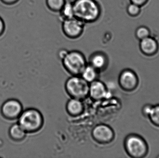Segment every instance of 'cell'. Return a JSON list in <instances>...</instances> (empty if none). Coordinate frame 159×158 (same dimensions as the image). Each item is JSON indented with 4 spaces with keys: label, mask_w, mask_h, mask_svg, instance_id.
<instances>
[{
    "label": "cell",
    "mask_w": 159,
    "mask_h": 158,
    "mask_svg": "<svg viewBox=\"0 0 159 158\" xmlns=\"http://www.w3.org/2000/svg\"><path fill=\"white\" fill-rule=\"evenodd\" d=\"M75 17L87 23L97 21L102 15V8L96 0H75L73 2Z\"/></svg>",
    "instance_id": "cell-1"
},
{
    "label": "cell",
    "mask_w": 159,
    "mask_h": 158,
    "mask_svg": "<svg viewBox=\"0 0 159 158\" xmlns=\"http://www.w3.org/2000/svg\"><path fill=\"white\" fill-rule=\"evenodd\" d=\"M125 147L128 155L132 158H143L148 152V146L144 139L140 135L131 134L127 136Z\"/></svg>",
    "instance_id": "cell-2"
},
{
    "label": "cell",
    "mask_w": 159,
    "mask_h": 158,
    "mask_svg": "<svg viewBox=\"0 0 159 158\" xmlns=\"http://www.w3.org/2000/svg\"><path fill=\"white\" fill-rule=\"evenodd\" d=\"M42 122V116L35 109H27L19 117L18 124L26 132L36 131L41 128Z\"/></svg>",
    "instance_id": "cell-3"
},
{
    "label": "cell",
    "mask_w": 159,
    "mask_h": 158,
    "mask_svg": "<svg viewBox=\"0 0 159 158\" xmlns=\"http://www.w3.org/2000/svg\"><path fill=\"white\" fill-rule=\"evenodd\" d=\"M62 60L66 68L72 74L82 73L86 66L85 57L79 51L68 52Z\"/></svg>",
    "instance_id": "cell-4"
},
{
    "label": "cell",
    "mask_w": 159,
    "mask_h": 158,
    "mask_svg": "<svg viewBox=\"0 0 159 158\" xmlns=\"http://www.w3.org/2000/svg\"><path fill=\"white\" fill-rule=\"evenodd\" d=\"M66 88L71 95L78 99L86 97L89 91L88 82L78 77L69 79L66 83Z\"/></svg>",
    "instance_id": "cell-5"
},
{
    "label": "cell",
    "mask_w": 159,
    "mask_h": 158,
    "mask_svg": "<svg viewBox=\"0 0 159 158\" xmlns=\"http://www.w3.org/2000/svg\"><path fill=\"white\" fill-rule=\"evenodd\" d=\"M85 24L75 17L66 19L62 21V32L69 39H78L83 34Z\"/></svg>",
    "instance_id": "cell-6"
},
{
    "label": "cell",
    "mask_w": 159,
    "mask_h": 158,
    "mask_svg": "<svg viewBox=\"0 0 159 158\" xmlns=\"http://www.w3.org/2000/svg\"><path fill=\"white\" fill-rule=\"evenodd\" d=\"M22 105L20 102L16 99H10L6 101L2 105L1 112L6 118L16 119L22 113Z\"/></svg>",
    "instance_id": "cell-7"
},
{
    "label": "cell",
    "mask_w": 159,
    "mask_h": 158,
    "mask_svg": "<svg viewBox=\"0 0 159 158\" xmlns=\"http://www.w3.org/2000/svg\"><path fill=\"white\" fill-rule=\"evenodd\" d=\"M119 82L122 88L127 91L135 90L139 83V80L135 72L130 70H126L121 72Z\"/></svg>",
    "instance_id": "cell-8"
},
{
    "label": "cell",
    "mask_w": 159,
    "mask_h": 158,
    "mask_svg": "<svg viewBox=\"0 0 159 158\" xmlns=\"http://www.w3.org/2000/svg\"><path fill=\"white\" fill-rule=\"evenodd\" d=\"M93 135L95 139L102 143L110 142L114 137L112 130L105 125H99L93 130Z\"/></svg>",
    "instance_id": "cell-9"
},
{
    "label": "cell",
    "mask_w": 159,
    "mask_h": 158,
    "mask_svg": "<svg viewBox=\"0 0 159 158\" xmlns=\"http://www.w3.org/2000/svg\"><path fill=\"white\" fill-rule=\"evenodd\" d=\"M140 45L141 51L146 55H153L158 50L157 42L150 36L141 40Z\"/></svg>",
    "instance_id": "cell-10"
},
{
    "label": "cell",
    "mask_w": 159,
    "mask_h": 158,
    "mask_svg": "<svg viewBox=\"0 0 159 158\" xmlns=\"http://www.w3.org/2000/svg\"><path fill=\"white\" fill-rule=\"evenodd\" d=\"M89 92L91 96L95 99L104 98L107 95V91L104 85L99 81H94L92 83Z\"/></svg>",
    "instance_id": "cell-11"
},
{
    "label": "cell",
    "mask_w": 159,
    "mask_h": 158,
    "mask_svg": "<svg viewBox=\"0 0 159 158\" xmlns=\"http://www.w3.org/2000/svg\"><path fill=\"white\" fill-rule=\"evenodd\" d=\"M59 13L60 19L61 22L66 19L74 18V10L73 2L66 1V2Z\"/></svg>",
    "instance_id": "cell-12"
},
{
    "label": "cell",
    "mask_w": 159,
    "mask_h": 158,
    "mask_svg": "<svg viewBox=\"0 0 159 158\" xmlns=\"http://www.w3.org/2000/svg\"><path fill=\"white\" fill-rule=\"evenodd\" d=\"M26 133L19 124H14L9 129V135L11 139L15 141L23 140L26 136Z\"/></svg>",
    "instance_id": "cell-13"
},
{
    "label": "cell",
    "mask_w": 159,
    "mask_h": 158,
    "mask_svg": "<svg viewBox=\"0 0 159 158\" xmlns=\"http://www.w3.org/2000/svg\"><path fill=\"white\" fill-rule=\"evenodd\" d=\"M91 62L94 68H102L106 64L107 58L103 53L97 52L92 56Z\"/></svg>",
    "instance_id": "cell-14"
},
{
    "label": "cell",
    "mask_w": 159,
    "mask_h": 158,
    "mask_svg": "<svg viewBox=\"0 0 159 158\" xmlns=\"http://www.w3.org/2000/svg\"><path fill=\"white\" fill-rule=\"evenodd\" d=\"M67 109L71 114L77 115L82 112L83 106L79 99L75 98L69 101L67 105Z\"/></svg>",
    "instance_id": "cell-15"
},
{
    "label": "cell",
    "mask_w": 159,
    "mask_h": 158,
    "mask_svg": "<svg viewBox=\"0 0 159 158\" xmlns=\"http://www.w3.org/2000/svg\"><path fill=\"white\" fill-rule=\"evenodd\" d=\"M66 0H46L47 6L50 11L59 12L66 2Z\"/></svg>",
    "instance_id": "cell-16"
},
{
    "label": "cell",
    "mask_w": 159,
    "mask_h": 158,
    "mask_svg": "<svg viewBox=\"0 0 159 158\" xmlns=\"http://www.w3.org/2000/svg\"><path fill=\"white\" fill-rule=\"evenodd\" d=\"M82 77L84 80L90 82L95 79L96 78V73L94 68L92 66H86L82 72Z\"/></svg>",
    "instance_id": "cell-17"
},
{
    "label": "cell",
    "mask_w": 159,
    "mask_h": 158,
    "mask_svg": "<svg viewBox=\"0 0 159 158\" xmlns=\"http://www.w3.org/2000/svg\"><path fill=\"white\" fill-rule=\"evenodd\" d=\"M148 117L153 124L159 127V105H153Z\"/></svg>",
    "instance_id": "cell-18"
},
{
    "label": "cell",
    "mask_w": 159,
    "mask_h": 158,
    "mask_svg": "<svg viewBox=\"0 0 159 158\" xmlns=\"http://www.w3.org/2000/svg\"><path fill=\"white\" fill-rule=\"evenodd\" d=\"M150 30L144 26L139 27L135 32V35L139 40H142L150 36Z\"/></svg>",
    "instance_id": "cell-19"
},
{
    "label": "cell",
    "mask_w": 159,
    "mask_h": 158,
    "mask_svg": "<svg viewBox=\"0 0 159 158\" xmlns=\"http://www.w3.org/2000/svg\"><path fill=\"white\" fill-rule=\"evenodd\" d=\"M127 11V13L129 15L132 17L136 16L141 12V6L133 3H131L128 6Z\"/></svg>",
    "instance_id": "cell-20"
},
{
    "label": "cell",
    "mask_w": 159,
    "mask_h": 158,
    "mask_svg": "<svg viewBox=\"0 0 159 158\" xmlns=\"http://www.w3.org/2000/svg\"><path fill=\"white\" fill-rule=\"evenodd\" d=\"M153 105H146L144 106L142 109V113L144 117H148L149 116V113L151 111Z\"/></svg>",
    "instance_id": "cell-21"
},
{
    "label": "cell",
    "mask_w": 159,
    "mask_h": 158,
    "mask_svg": "<svg viewBox=\"0 0 159 158\" xmlns=\"http://www.w3.org/2000/svg\"><path fill=\"white\" fill-rule=\"evenodd\" d=\"M131 3L141 6L146 3L148 0H130Z\"/></svg>",
    "instance_id": "cell-22"
},
{
    "label": "cell",
    "mask_w": 159,
    "mask_h": 158,
    "mask_svg": "<svg viewBox=\"0 0 159 158\" xmlns=\"http://www.w3.org/2000/svg\"><path fill=\"white\" fill-rule=\"evenodd\" d=\"M68 53V51H67V50H65V49H62V50H61L60 51H59V56L60 58H61V59H62L66 56Z\"/></svg>",
    "instance_id": "cell-23"
},
{
    "label": "cell",
    "mask_w": 159,
    "mask_h": 158,
    "mask_svg": "<svg viewBox=\"0 0 159 158\" xmlns=\"http://www.w3.org/2000/svg\"><path fill=\"white\" fill-rule=\"evenodd\" d=\"M4 23L2 19L0 17V35H2L4 32Z\"/></svg>",
    "instance_id": "cell-24"
},
{
    "label": "cell",
    "mask_w": 159,
    "mask_h": 158,
    "mask_svg": "<svg viewBox=\"0 0 159 158\" xmlns=\"http://www.w3.org/2000/svg\"><path fill=\"white\" fill-rule=\"evenodd\" d=\"M3 2L7 4H13L18 2L19 0H2Z\"/></svg>",
    "instance_id": "cell-25"
},
{
    "label": "cell",
    "mask_w": 159,
    "mask_h": 158,
    "mask_svg": "<svg viewBox=\"0 0 159 158\" xmlns=\"http://www.w3.org/2000/svg\"><path fill=\"white\" fill-rule=\"evenodd\" d=\"M158 158H159V156L158 157Z\"/></svg>",
    "instance_id": "cell-26"
}]
</instances>
